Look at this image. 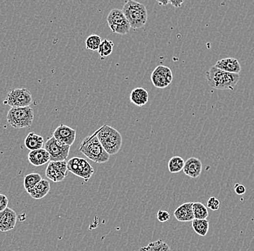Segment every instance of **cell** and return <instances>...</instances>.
<instances>
[{
  "label": "cell",
  "mask_w": 254,
  "mask_h": 251,
  "mask_svg": "<svg viewBox=\"0 0 254 251\" xmlns=\"http://www.w3.org/2000/svg\"><path fill=\"white\" fill-rule=\"evenodd\" d=\"M210 87L217 90H233L240 80V75L231 74L212 66L205 74Z\"/></svg>",
  "instance_id": "cell-1"
},
{
  "label": "cell",
  "mask_w": 254,
  "mask_h": 251,
  "mask_svg": "<svg viewBox=\"0 0 254 251\" xmlns=\"http://www.w3.org/2000/svg\"><path fill=\"white\" fill-rule=\"evenodd\" d=\"M97 134L98 130L92 135L85 138L80 144L79 151L92 162L102 164L109 160L110 155L103 149Z\"/></svg>",
  "instance_id": "cell-2"
},
{
  "label": "cell",
  "mask_w": 254,
  "mask_h": 251,
  "mask_svg": "<svg viewBox=\"0 0 254 251\" xmlns=\"http://www.w3.org/2000/svg\"><path fill=\"white\" fill-rule=\"evenodd\" d=\"M97 137L103 149L109 155L116 154L122 145L121 133L112 126L104 125L98 130Z\"/></svg>",
  "instance_id": "cell-3"
},
{
  "label": "cell",
  "mask_w": 254,
  "mask_h": 251,
  "mask_svg": "<svg viewBox=\"0 0 254 251\" xmlns=\"http://www.w3.org/2000/svg\"><path fill=\"white\" fill-rule=\"evenodd\" d=\"M122 11L127 18L131 28L138 29L142 28L147 24L148 13L144 4L133 0H128L125 1Z\"/></svg>",
  "instance_id": "cell-4"
},
{
  "label": "cell",
  "mask_w": 254,
  "mask_h": 251,
  "mask_svg": "<svg viewBox=\"0 0 254 251\" xmlns=\"http://www.w3.org/2000/svg\"><path fill=\"white\" fill-rule=\"evenodd\" d=\"M34 111L28 107L11 108L7 115L9 124L16 129L29 127L33 124Z\"/></svg>",
  "instance_id": "cell-5"
},
{
  "label": "cell",
  "mask_w": 254,
  "mask_h": 251,
  "mask_svg": "<svg viewBox=\"0 0 254 251\" xmlns=\"http://www.w3.org/2000/svg\"><path fill=\"white\" fill-rule=\"evenodd\" d=\"M44 149L50 155V162H62L68 159L70 147L57 141L54 137L48 138L44 144Z\"/></svg>",
  "instance_id": "cell-6"
},
{
  "label": "cell",
  "mask_w": 254,
  "mask_h": 251,
  "mask_svg": "<svg viewBox=\"0 0 254 251\" xmlns=\"http://www.w3.org/2000/svg\"><path fill=\"white\" fill-rule=\"evenodd\" d=\"M107 22L109 28L113 33L120 35H125L129 33L131 25L126 18L122 10L113 9L111 10L107 17Z\"/></svg>",
  "instance_id": "cell-7"
},
{
  "label": "cell",
  "mask_w": 254,
  "mask_h": 251,
  "mask_svg": "<svg viewBox=\"0 0 254 251\" xmlns=\"http://www.w3.org/2000/svg\"><path fill=\"white\" fill-rule=\"evenodd\" d=\"M68 170L74 176L88 181L93 176L95 170L86 159L73 157L68 162Z\"/></svg>",
  "instance_id": "cell-8"
},
{
  "label": "cell",
  "mask_w": 254,
  "mask_h": 251,
  "mask_svg": "<svg viewBox=\"0 0 254 251\" xmlns=\"http://www.w3.org/2000/svg\"><path fill=\"white\" fill-rule=\"evenodd\" d=\"M33 101V97L28 89H15L7 93L4 103L11 108L28 107Z\"/></svg>",
  "instance_id": "cell-9"
},
{
  "label": "cell",
  "mask_w": 254,
  "mask_h": 251,
  "mask_svg": "<svg viewBox=\"0 0 254 251\" xmlns=\"http://www.w3.org/2000/svg\"><path fill=\"white\" fill-rule=\"evenodd\" d=\"M151 80L155 87L165 89L173 80V74L168 67L159 65L151 75Z\"/></svg>",
  "instance_id": "cell-10"
},
{
  "label": "cell",
  "mask_w": 254,
  "mask_h": 251,
  "mask_svg": "<svg viewBox=\"0 0 254 251\" xmlns=\"http://www.w3.org/2000/svg\"><path fill=\"white\" fill-rule=\"evenodd\" d=\"M68 162H50L46 170V176L54 182L64 180L68 174Z\"/></svg>",
  "instance_id": "cell-11"
},
{
  "label": "cell",
  "mask_w": 254,
  "mask_h": 251,
  "mask_svg": "<svg viewBox=\"0 0 254 251\" xmlns=\"http://www.w3.org/2000/svg\"><path fill=\"white\" fill-rule=\"evenodd\" d=\"M53 137L57 141L71 147L76 139V130L65 125L58 126L53 133Z\"/></svg>",
  "instance_id": "cell-12"
},
{
  "label": "cell",
  "mask_w": 254,
  "mask_h": 251,
  "mask_svg": "<svg viewBox=\"0 0 254 251\" xmlns=\"http://www.w3.org/2000/svg\"><path fill=\"white\" fill-rule=\"evenodd\" d=\"M17 223V214L12 208H7L0 212V231L8 232L14 229Z\"/></svg>",
  "instance_id": "cell-13"
},
{
  "label": "cell",
  "mask_w": 254,
  "mask_h": 251,
  "mask_svg": "<svg viewBox=\"0 0 254 251\" xmlns=\"http://www.w3.org/2000/svg\"><path fill=\"white\" fill-rule=\"evenodd\" d=\"M214 66L221 71L231 73V74H239L241 71V66H240L239 62L238 59L233 58V57L220 59L216 62Z\"/></svg>",
  "instance_id": "cell-14"
},
{
  "label": "cell",
  "mask_w": 254,
  "mask_h": 251,
  "mask_svg": "<svg viewBox=\"0 0 254 251\" xmlns=\"http://www.w3.org/2000/svg\"><path fill=\"white\" fill-rule=\"evenodd\" d=\"M183 170L188 177L197 178L202 173V163L198 158H189L185 161Z\"/></svg>",
  "instance_id": "cell-15"
},
{
  "label": "cell",
  "mask_w": 254,
  "mask_h": 251,
  "mask_svg": "<svg viewBox=\"0 0 254 251\" xmlns=\"http://www.w3.org/2000/svg\"><path fill=\"white\" fill-rule=\"evenodd\" d=\"M192 202H188L176 208L174 211V217L179 222H192L194 220V212H193Z\"/></svg>",
  "instance_id": "cell-16"
},
{
  "label": "cell",
  "mask_w": 254,
  "mask_h": 251,
  "mask_svg": "<svg viewBox=\"0 0 254 251\" xmlns=\"http://www.w3.org/2000/svg\"><path fill=\"white\" fill-rule=\"evenodd\" d=\"M28 161L35 167H40L49 162L50 155L45 149L31 151L28 153Z\"/></svg>",
  "instance_id": "cell-17"
},
{
  "label": "cell",
  "mask_w": 254,
  "mask_h": 251,
  "mask_svg": "<svg viewBox=\"0 0 254 251\" xmlns=\"http://www.w3.org/2000/svg\"><path fill=\"white\" fill-rule=\"evenodd\" d=\"M50 189L51 187L49 182L46 179H42L33 189L28 191V193L33 199H42L49 193Z\"/></svg>",
  "instance_id": "cell-18"
},
{
  "label": "cell",
  "mask_w": 254,
  "mask_h": 251,
  "mask_svg": "<svg viewBox=\"0 0 254 251\" xmlns=\"http://www.w3.org/2000/svg\"><path fill=\"white\" fill-rule=\"evenodd\" d=\"M149 100L148 92L141 87L132 90L130 94L131 102L138 106H144Z\"/></svg>",
  "instance_id": "cell-19"
},
{
  "label": "cell",
  "mask_w": 254,
  "mask_h": 251,
  "mask_svg": "<svg viewBox=\"0 0 254 251\" xmlns=\"http://www.w3.org/2000/svg\"><path fill=\"white\" fill-rule=\"evenodd\" d=\"M44 144V138L35 133H29L25 140V147L30 151L43 149Z\"/></svg>",
  "instance_id": "cell-20"
},
{
  "label": "cell",
  "mask_w": 254,
  "mask_h": 251,
  "mask_svg": "<svg viewBox=\"0 0 254 251\" xmlns=\"http://www.w3.org/2000/svg\"><path fill=\"white\" fill-rule=\"evenodd\" d=\"M192 227L194 232L202 237H205L209 231V223L207 220H196L192 221Z\"/></svg>",
  "instance_id": "cell-21"
},
{
  "label": "cell",
  "mask_w": 254,
  "mask_h": 251,
  "mask_svg": "<svg viewBox=\"0 0 254 251\" xmlns=\"http://www.w3.org/2000/svg\"><path fill=\"white\" fill-rule=\"evenodd\" d=\"M140 251H171V249L165 242L158 240L141 248Z\"/></svg>",
  "instance_id": "cell-22"
},
{
  "label": "cell",
  "mask_w": 254,
  "mask_h": 251,
  "mask_svg": "<svg viewBox=\"0 0 254 251\" xmlns=\"http://www.w3.org/2000/svg\"><path fill=\"white\" fill-rule=\"evenodd\" d=\"M184 164L185 162L183 158L179 156H173L168 162V170L172 174L180 173L184 170Z\"/></svg>",
  "instance_id": "cell-23"
},
{
  "label": "cell",
  "mask_w": 254,
  "mask_h": 251,
  "mask_svg": "<svg viewBox=\"0 0 254 251\" xmlns=\"http://www.w3.org/2000/svg\"><path fill=\"white\" fill-rule=\"evenodd\" d=\"M42 180V176L39 173H30L24 177V188L28 192Z\"/></svg>",
  "instance_id": "cell-24"
},
{
  "label": "cell",
  "mask_w": 254,
  "mask_h": 251,
  "mask_svg": "<svg viewBox=\"0 0 254 251\" xmlns=\"http://www.w3.org/2000/svg\"><path fill=\"white\" fill-rule=\"evenodd\" d=\"M193 212L196 220H207L209 216L208 208L200 202L193 203Z\"/></svg>",
  "instance_id": "cell-25"
},
{
  "label": "cell",
  "mask_w": 254,
  "mask_h": 251,
  "mask_svg": "<svg viewBox=\"0 0 254 251\" xmlns=\"http://www.w3.org/2000/svg\"><path fill=\"white\" fill-rule=\"evenodd\" d=\"M114 46V44L112 41L108 40V39L102 41L98 50L100 57L103 58V57L110 55L113 52Z\"/></svg>",
  "instance_id": "cell-26"
},
{
  "label": "cell",
  "mask_w": 254,
  "mask_h": 251,
  "mask_svg": "<svg viewBox=\"0 0 254 251\" xmlns=\"http://www.w3.org/2000/svg\"><path fill=\"white\" fill-rule=\"evenodd\" d=\"M101 42V38L98 35L92 34L88 36V39L85 41V46L88 50L96 51L98 50Z\"/></svg>",
  "instance_id": "cell-27"
},
{
  "label": "cell",
  "mask_w": 254,
  "mask_h": 251,
  "mask_svg": "<svg viewBox=\"0 0 254 251\" xmlns=\"http://www.w3.org/2000/svg\"><path fill=\"white\" fill-rule=\"evenodd\" d=\"M220 202L215 197H210L208 201V207L212 211H217L220 208Z\"/></svg>",
  "instance_id": "cell-28"
},
{
  "label": "cell",
  "mask_w": 254,
  "mask_h": 251,
  "mask_svg": "<svg viewBox=\"0 0 254 251\" xmlns=\"http://www.w3.org/2000/svg\"><path fill=\"white\" fill-rule=\"evenodd\" d=\"M157 218H158L159 222H165L170 220V215L168 211H164V210H159L158 214H157Z\"/></svg>",
  "instance_id": "cell-29"
},
{
  "label": "cell",
  "mask_w": 254,
  "mask_h": 251,
  "mask_svg": "<svg viewBox=\"0 0 254 251\" xmlns=\"http://www.w3.org/2000/svg\"><path fill=\"white\" fill-rule=\"evenodd\" d=\"M8 199L4 194H0V212L5 210L8 205Z\"/></svg>",
  "instance_id": "cell-30"
},
{
  "label": "cell",
  "mask_w": 254,
  "mask_h": 251,
  "mask_svg": "<svg viewBox=\"0 0 254 251\" xmlns=\"http://www.w3.org/2000/svg\"><path fill=\"white\" fill-rule=\"evenodd\" d=\"M234 191H235V192L237 195L241 196V195L246 193V187H245L244 185H242V184L236 183L235 184V186H234Z\"/></svg>",
  "instance_id": "cell-31"
},
{
  "label": "cell",
  "mask_w": 254,
  "mask_h": 251,
  "mask_svg": "<svg viewBox=\"0 0 254 251\" xmlns=\"http://www.w3.org/2000/svg\"><path fill=\"white\" fill-rule=\"evenodd\" d=\"M183 3L184 1H169V4H171L175 7H180Z\"/></svg>",
  "instance_id": "cell-32"
},
{
  "label": "cell",
  "mask_w": 254,
  "mask_h": 251,
  "mask_svg": "<svg viewBox=\"0 0 254 251\" xmlns=\"http://www.w3.org/2000/svg\"><path fill=\"white\" fill-rule=\"evenodd\" d=\"M158 3H159L160 4H161V5H166V4H169V1H158Z\"/></svg>",
  "instance_id": "cell-33"
}]
</instances>
